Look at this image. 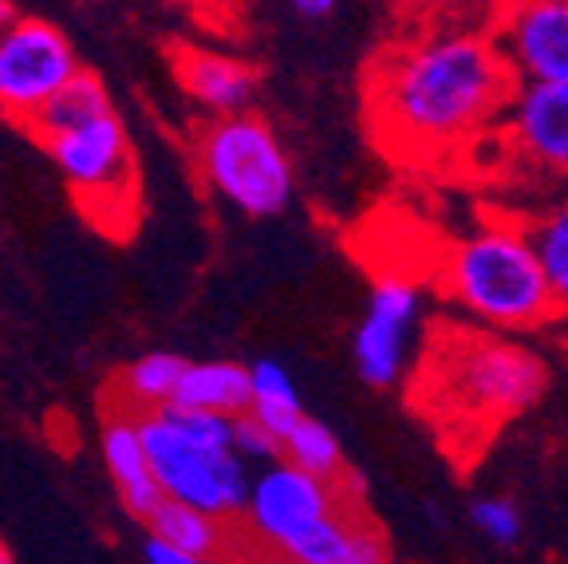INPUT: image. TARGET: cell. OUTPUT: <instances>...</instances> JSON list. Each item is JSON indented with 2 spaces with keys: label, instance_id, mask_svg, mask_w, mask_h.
<instances>
[{
  "label": "cell",
  "instance_id": "obj_22",
  "mask_svg": "<svg viewBox=\"0 0 568 564\" xmlns=\"http://www.w3.org/2000/svg\"><path fill=\"white\" fill-rule=\"evenodd\" d=\"M470 521L489 545H501V548L517 545L525 533L521 510H517L509 497H478V502L470 505Z\"/></svg>",
  "mask_w": 568,
  "mask_h": 564
},
{
  "label": "cell",
  "instance_id": "obj_28",
  "mask_svg": "<svg viewBox=\"0 0 568 564\" xmlns=\"http://www.w3.org/2000/svg\"><path fill=\"white\" fill-rule=\"evenodd\" d=\"M0 564H12V556H9V548L0 545Z\"/></svg>",
  "mask_w": 568,
  "mask_h": 564
},
{
  "label": "cell",
  "instance_id": "obj_16",
  "mask_svg": "<svg viewBox=\"0 0 568 564\" xmlns=\"http://www.w3.org/2000/svg\"><path fill=\"white\" fill-rule=\"evenodd\" d=\"M146 525H151L154 541L178 548V553L202 556V561H213L225 545V521L190 510V505H178V502H162V510L154 513Z\"/></svg>",
  "mask_w": 568,
  "mask_h": 564
},
{
  "label": "cell",
  "instance_id": "obj_27",
  "mask_svg": "<svg viewBox=\"0 0 568 564\" xmlns=\"http://www.w3.org/2000/svg\"><path fill=\"white\" fill-rule=\"evenodd\" d=\"M17 9H12V4H9V0H0V32H4V28H12V24H17Z\"/></svg>",
  "mask_w": 568,
  "mask_h": 564
},
{
  "label": "cell",
  "instance_id": "obj_29",
  "mask_svg": "<svg viewBox=\"0 0 568 564\" xmlns=\"http://www.w3.org/2000/svg\"><path fill=\"white\" fill-rule=\"evenodd\" d=\"M273 564H296V561H288V556H284V561H273Z\"/></svg>",
  "mask_w": 568,
  "mask_h": 564
},
{
  "label": "cell",
  "instance_id": "obj_4",
  "mask_svg": "<svg viewBox=\"0 0 568 564\" xmlns=\"http://www.w3.org/2000/svg\"><path fill=\"white\" fill-rule=\"evenodd\" d=\"M197 159L205 182L248 218H273L293 198L288 154L276 134L253 115L213 123L197 147Z\"/></svg>",
  "mask_w": 568,
  "mask_h": 564
},
{
  "label": "cell",
  "instance_id": "obj_21",
  "mask_svg": "<svg viewBox=\"0 0 568 564\" xmlns=\"http://www.w3.org/2000/svg\"><path fill=\"white\" fill-rule=\"evenodd\" d=\"M525 233H529L532 253L541 261L545 276H549V289L557 296V304L568 309V198L552 205L545 218L532 221Z\"/></svg>",
  "mask_w": 568,
  "mask_h": 564
},
{
  "label": "cell",
  "instance_id": "obj_24",
  "mask_svg": "<svg viewBox=\"0 0 568 564\" xmlns=\"http://www.w3.org/2000/svg\"><path fill=\"white\" fill-rule=\"evenodd\" d=\"M233 454L241 462H281V442L265 431L253 415L237 419V434H233Z\"/></svg>",
  "mask_w": 568,
  "mask_h": 564
},
{
  "label": "cell",
  "instance_id": "obj_26",
  "mask_svg": "<svg viewBox=\"0 0 568 564\" xmlns=\"http://www.w3.org/2000/svg\"><path fill=\"white\" fill-rule=\"evenodd\" d=\"M293 9H296V17H304V20H320L336 12V0H296Z\"/></svg>",
  "mask_w": 568,
  "mask_h": 564
},
{
  "label": "cell",
  "instance_id": "obj_9",
  "mask_svg": "<svg viewBox=\"0 0 568 564\" xmlns=\"http://www.w3.org/2000/svg\"><path fill=\"white\" fill-rule=\"evenodd\" d=\"M336 510V482L304 474V470L288 466V462H273L248 485L245 521L253 525V533L261 541L284 548L293 537H301L308 525L332 517Z\"/></svg>",
  "mask_w": 568,
  "mask_h": 564
},
{
  "label": "cell",
  "instance_id": "obj_2",
  "mask_svg": "<svg viewBox=\"0 0 568 564\" xmlns=\"http://www.w3.org/2000/svg\"><path fill=\"white\" fill-rule=\"evenodd\" d=\"M549 367L529 348L486 332H446L430 348L418 380L423 406L458 431H494L537 403Z\"/></svg>",
  "mask_w": 568,
  "mask_h": 564
},
{
  "label": "cell",
  "instance_id": "obj_25",
  "mask_svg": "<svg viewBox=\"0 0 568 564\" xmlns=\"http://www.w3.org/2000/svg\"><path fill=\"white\" fill-rule=\"evenodd\" d=\"M146 564H210L202 556H190V553H178V548L162 545V541H146Z\"/></svg>",
  "mask_w": 568,
  "mask_h": 564
},
{
  "label": "cell",
  "instance_id": "obj_1",
  "mask_svg": "<svg viewBox=\"0 0 568 564\" xmlns=\"http://www.w3.org/2000/svg\"><path fill=\"white\" fill-rule=\"evenodd\" d=\"M514 83L494 36L438 28L383 56L372 80L375 131L403 154H443L501 115Z\"/></svg>",
  "mask_w": 568,
  "mask_h": 564
},
{
  "label": "cell",
  "instance_id": "obj_5",
  "mask_svg": "<svg viewBox=\"0 0 568 564\" xmlns=\"http://www.w3.org/2000/svg\"><path fill=\"white\" fill-rule=\"evenodd\" d=\"M142 442L151 454L154 477H159L166 502L190 505L197 513L225 521L245 513L248 502V470L233 450H205L190 439L170 411L139 419Z\"/></svg>",
  "mask_w": 568,
  "mask_h": 564
},
{
  "label": "cell",
  "instance_id": "obj_7",
  "mask_svg": "<svg viewBox=\"0 0 568 564\" xmlns=\"http://www.w3.org/2000/svg\"><path fill=\"white\" fill-rule=\"evenodd\" d=\"M418 328V289L407 276H383L367 296L364 320L355 328L352 355L359 380L372 387H395L407 375L410 344Z\"/></svg>",
  "mask_w": 568,
  "mask_h": 564
},
{
  "label": "cell",
  "instance_id": "obj_11",
  "mask_svg": "<svg viewBox=\"0 0 568 564\" xmlns=\"http://www.w3.org/2000/svg\"><path fill=\"white\" fill-rule=\"evenodd\" d=\"M506 131L525 159L568 174V83H517L506 107Z\"/></svg>",
  "mask_w": 568,
  "mask_h": 564
},
{
  "label": "cell",
  "instance_id": "obj_15",
  "mask_svg": "<svg viewBox=\"0 0 568 564\" xmlns=\"http://www.w3.org/2000/svg\"><path fill=\"white\" fill-rule=\"evenodd\" d=\"M178 80L190 95L202 107L217 111L225 119L245 115L248 99H253V83L257 75L245 68V63L230 60V56H213V52H182L178 60Z\"/></svg>",
  "mask_w": 568,
  "mask_h": 564
},
{
  "label": "cell",
  "instance_id": "obj_10",
  "mask_svg": "<svg viewBox=\"0 0 568 564\" xmlns=\"http://www.w3.org/2000/svg\"><path fill=\"white\" fill-rule=\"evenodd\" d=\"M494 44L514 80L568 83V0H521L501 9Z\"/></svg>",
  "mask_w": 568,
  "mask_h": 564
},
{
  "label": "cell",
  "instance_id": "obj_20",
  "mask_svg": "<svg viewBox=\"0 0 568 564\" xmlns=\"http://www.w3.org/2000/svg\"><path fill=\"white\" fill-rule=\"evenodd\" d=\"M281 454L288 466L324 477V482H336V474L344 470V450H339L336 431H332L328 423H320V419H308V415L281 439Z\"/></svg>",
  "mask_w": 568,
  "mask_h": 564
},
{
  "label": "cell",
  "instance_id": "obj_3",
  "mask_svg": "<svg viewBox=\"0 0 568 564\" xmlns=\"http://www.w3.org/2000/svg\"><path fill=\"white\" fill-rule=\"evenodd\" d=\"M443 289L474 320L501 332H529L560 309L532 241L517 225H481L446 253Z\"/></svg>",
  "mask_w": 568,
  "mask_h": 564
},
{
  "label": "cell",
  "instance_id": "obj_23",
  "mask_svg": "<svg viewBox=\"0 0 568 564\" xmlns=\"http://www.w3.org/2000/svg\"><path fill=\"white\" fill-rule=\"evenodd\" d=\"M170 415L178 419V426L205 450H233V434H237V419L225 415H205V411H174L166 406Z\"/></svg>",
  "mask_w": 568,
  "mask_h": 564
},
{
  "label": "cell",
  "instance_id": "obj_8",
  "mask_svg": "<svg viewBox=\"0 0 568 564\" xmlns=\"http://www.w3.org/2000/svg\"><path fill=\"white\" fill-rule=\"evenodd\" d=\"M48 150L68 185L95 218L103 210H123V198H131V150H126V134L115 111L80 131L52 139Z\"/></svg>",
  "mask_w": 568,
  "mask_h": 564
},
{
  "label": "cell",
  "instance_id": "obj_19",
  "mask_svg": "<svg viewBox=\"0 0 568 564\" xmlns=\"http://www.w3.org/2000/svg\"><path fill=\"white\" fill-rule=\"evenodd\" d=\"M186 367L190 363L182 360V355H170V352L142 355V360H134L131 367L123 371L126 399H134L139 406H146V415L166 411V406L174 403L182 380H186Z\"/></svg>",
  "mask_w": 568,
  "mask_h": 564
},
{
  "label": "cell",
  "instance_id": "obj_6",
  "mask_svg": "<svg viewBox=\"0 0 568 564\" xmlns=\"http://www.w3.org/2000/svg\"><path fill=\"white\" fill-rule=\"evenodd\" d=\"M75 75L80 63L55 24L20 17L0 32V115L32 123Z\"/></svg>",
  "mask_w": 568,
  "mask_h": 564
},
{
  "label": "cell",
  "instance_id": "obj_14",
  "mask_svg": "<svg viewBox=\"0 0 568 564\" xmlns=\"http://www.w3.org/2000/svg\"><path fill=\"white\" fill-rule=\"evenodd\" d=\"M174 411H205V415L245 419L253 411V375L233 360L190 363L186 380L174 395Z\"/></svg>",
  "mask_w": 568,
  "mask_h": 564
},
{
  "label": "cell",
  "instance_id": "obj_18",
  "mask_svg": "<svg viewBox=\"0 0 568 564\" xmlns=\"http://www.w3.org/2000/svg\"><path fill=\"white\" fill-rule=\"evenodd\" d=\"M248 375H253V411H248V415L257 419V423L281 442L284 434L304 419L301 395H296L288 371L273 360H257L248 367Z\"/></svg>",
  "mask_w": 568,
  "mask_h": 564
},
{
  "label": "cell",
  "instance_id": "obj_12",
  "mask_svg": "<svg viewBox=\"0 0 568 564\" xmlns=\"http://www.w3.org/2000/svg\"><path fill=\"white\" fill-rule=\"evenodd\" d=\"M103 462L111 470V482H115L123 505L134 517L151 521L162 510L166 494H162L159 477H154L151 454H146V442H142L139 419H111L103 426Z\"/></svg>",
  "mask_w": 568,
  "mask_h": 564
},
{
  "label": "cell",
  "instance_id": "obj_17",
  "mask_svg": "<svg viewBox=\"0 0 568 564\" xmlns=\"http://www.w3.org/2000/svg\"><path fill=\"white\" fill-rule=\"evenodd\" d=\"M103 115H111L106 91L99 88V80H91V75H83L80 71V75H75V80H71L68 88H63L60 95H55L28 127H32L44 142H52V139H60V134L80 131V127L95 123V119H103Z\"/></svg>",
  "mask_w": 568,
  "mask_h": 564
},
{
  "label": "cell",
  "instance_id": "obj_13",
  "mask_svg": "<svg viewBox=\"0 0 568 564\" xmlns=\"http://www.w3.org/2000/svg\"><path fill=\"white\" fill-rule=\"evenodd\" d=\"M296 564H387L383 537L367 521L336 510L281 548Z\"/></svg>",
  "mask_w": 568,
  "mask_h": 564
}]
</instances>
